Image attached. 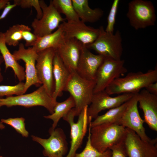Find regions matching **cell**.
<instances>
[{
    "label": "cell",
    "mask_w": 157,
    "mask_h": 157,
    "mask_svg": "<svg viewBox=\"0 0 157 157\" xmlns=\"http://www.w3.org/2000/svg\"><path fill=\"white\" fill-rule=\"evenodd\" d=\"M157 82V68L143 73H128L125 76L114 80L105 89L109 95L123 93L135 94L149 84Z\"/></svg>",
    "instance_id": "6da1fadb"
},
{
    "label": "cell",
    "mask_w": 157,
    "mask_h": 157,
    "mask_svg": "<svg viewBox=\"0 0 157 157\" xmlns=\"http://www.w3.org/2000/svg\"><path fill=\"white\" fill-rule=\"evenodd\" d=\"M90 132L92 145L103 153L123 140L126 128L117 124L104 123L91 127Z\"/></svg>",
    "instance_id": "7a4b0ae2"
},
{
    "label": "cell",
    "mask_w": 157,
    "mask_h": 157,
    "mask_svg": "<svg viewBox=\"0 0 157 157\" xmlns=\"http://www.w3.org/2000/svg\"><path fill=\"white\" fill-rule=\"evenodd\" d=\"M70 72L71 76L65 91L69 92L74 99L76 116H77L86 106L90 104L95 82L82 77L76 70Z\"/></svg>",
    "instance_id": "3957f363"
},
{
    "label": "cell",
    "mask_w": 157,
    "mask_h": 157,
    "mask_svg": "<svg viewBox=\"0 0 157 157\" xmlns=\"http://www.w3.org/2000/svg\"><path fill=\"white\" fill-rule=\"evenodd\" d=\"M98 36L92 44L85 46L88 49H92L104 58L119 60L123 51L122 38L119 30L115 33L106 32L101 26L99 28Z\"/></svg>",
    "instance_id": "277c9868"
},
{
    "label": "cell",
    "mask_w": 157,
    "mask_h": 157,
    "mask_svg": "<svg viewBox=\"0 0 157 157\" xmlns=\"http://www.w3.org/2000/svg\"><path fill=\"white\" fill-rule=\"evenodd\" d=\"M57 102L49 94L42 85L30 93L0 98V108L3 106L11 107L19 106L26 107L41 106L52 114Z\"/></svg>",
    "instance_id": "5b68a950"
},
{
    "label": "cell",
    "mask_w": 157,
    "mask_h": 157,
    "mask_svg": "<svg viewBox=\"0 0 157 157\" xmlns=\"http://www.w3.org/2000/svg\"><path fill=\"white\" fill-rule=\"evenodd\" d=\"M131 26L135 30L154 26L156 21L154 7L150 1L133 0L128 4L126 14Z\"/></svg>",
    "instance_id": "8992f818"
},
{
    "label": "cell",
    "mask_w": 157,
    "mask_h": 157,
    "mask_svg": "<svg viewBox=\"0 0 157 157\" xmlns=\"http://www.w3.org/2000/svg\"><path fill=\"white\" fill-rule=\"evenodd\" d=\"M88 107L86 106L78 115L76 122L74 121L76 116L74 108L63 117V119L68 123L70 127V147L65 157H74L82 144L89 124L87 113Z\"/></svg>",
    "instance_id": "52a82bcc"
},
{
    "label": "cell",
    "mask_w": 157,
    "mask_h": 157,
    "mask_svg": "<svg viewBox=\"0 0 157 157\" xmlns=\"http://www.w3.org/2000/svg\"><path fill=\"white\" fill-rule=\"evenodd\" d=\"M124 62V60L104 58L95 75L93 93L105 90L114 80L127 72Z\"/></svg>",
    "instance_id": "ba28073f"
},
{
    "label": "cell",
    "mask_w": 157,
    "mask_h": 157,
    "mask_svg": "<svg viewBox=\"0 0 157 157\" xmlns=\"http://www.w3.org/2000/svg\"><path fill=\"white\" fill-rule=\"evenodd\" d=\"M40 3L42 16L40 19H35L31 24L33 33L39 37L52 33L58 28L61 22L66 20L62 17L50 1L48 6L43 0H40Z\"/></svg>",
    "instance_id": "9c48e42d"
},
{
    "label": "cell",
    "mask_w": 157,
    "mask_h": 157,
    "mask_svg": "<svg viewBox=\"0 0 157 157\" xmlns=\"http://www.w3.org/2000/svg\"><path fill=\"white\" fill-rule=\"evenodd\" d=\"M123 142L127 157H157V138L152 142L145 141L126 128Z\"/></svg>",
    "instance_id": "30bf717a"
},
{
    "label": "cell",
    "mask_w": 157,
    "mask_h": 157,
    "mask_svg": "<svg viewBox=\"0 0 157 157\" xmlns=\"http://www.w3.org/2000/svg\"><path fill=\"white\" fill-rule=\"evenodd\" d=\"M50 136L47 139L31 135L32 139L43 147V155L47 157H65L68 151V144L66 135L60 128L49 130Z\"/></svg>",
    "instance_id": "8fae6325"
},
{
    "label": "cell",
    "mask_w": 157,
    "mask_h": 157,
    "mask_svg": "<svg viewBox=\"0 0 157 157\" xmlns=\"http://www.w3.org/2000/svg\"><path fill=\"white\" fill-rule=\"evenodd\" d=\"M56 52L55 49L52 48L38 52L35 65L38 79L52 97L55 89L53 63Z\"/></svg>",
    "instance_id": "7c38bea8"
},
{
    "label": "cell",
    "mask_w": 157,
    "mask_h": 157,
    "mask_svg": "<svg viewBox=\"0 0 157 157\" xmlns=\"http://www.w3.org/2000/svg\"><path fill=\"white\" fill-rule=\"evenodd\" d=\"M138 93L135 94L129 100L127 108L117 124L132 130L143 140L152 142L155 138L151 139L146 134L143 126L144 121L139 113L138 107Z\"/></svg>",
    "instance_id": "4fadbf2b"
},
{
    "label": "cell",
    "mask_w": 157,
    "mask_h": 157,
    "mask_svg": "<svg viewBox=\"0 0 157 157\" xmlns=\"http://www.w3.org/2000/svg\"><path fill=\"white\" fill-rule=\"evenodd\" d=\"M135 94L123 93L115 97H111L105 90L93 94L91 102L88 107V117L95 118L103 110L118 107L129 100Z\"/></svg>",
    "instance_id": "5bb4252c"
},
{
    "label": "cell",
    "mask_w": 157,
    "mask_h": 157,
    "mask_svg": "<svg viewBox=\"0 0 157 157\" xmlns=\"http://www.w3.org/2000/svg\"><path fill=\"white\" fill-rule=\"evenodd\" d=\"M13 55L16 61L21 60L25 63L26 81L24 85V94L32 85L40 86L42 83L38 78L35 67L37 53L32 47L26 49L24 44L20 43L19 44L18 50L15 51Z\"/></svg>",
    "instance_id": "9a60e30c"
},
{
    "label": "cell",
    "mask_w": 157,
    "mask_h": 157,
    "mask_svg": "<svg viewBox=\"0 0 157 157\" xmlns=\"http://www.w3.org/2000/svg\"><path fill=\"white\" fill-rule=\"evenodd\" d=\"M60 25L65 37L76 39L84 46L93 42L99 34V28L88 26L80 20L71 22L65 21Z\"/></svg>",
    "instance_id": "2e32d148"
},
{
    "label": "cell",
    "mask_w": 157,
    "mask_h": 157,
    "mask_svg": "<svg viewBox=\"0 0 157 157\" xmlns=\"http://www.w3.org/2000/svg\"><path fill=\"white\" fill-rule=\"evenodd\" d=\"M83 45L76 39L64 37L61 43L55 49L70 71L76 70Z\"/></svg>",
    "instance_id": "e0dca14e"
},
{
    "label": "cell",
    "mask_w": 157,
    "mask_h": 157,
    "mask_svg": "<svg viewBox=\"0 0 157 157\" xmlns=\"http://www.w3.org/2000/svg\"><path fill=\"white\" fill-rule=\"evenodd\" d=\"M104 59L103 56L93 54L83 45L76 71L85 79L95 80L96 72Z\"/></svg>",
    "instance_id": "ac0fdd59"
},
{
    "label": "cell",
    "mask_w": 157,
    "mask_h": 157,
    "mask_svg": "<svg viewBox=\"0 0 157 157\" xmlns=\"http://www.w3.org/2000/svg\"><path fill=\"white\" fill-rule=\"evenodd\" d=\"M138 103L143 112L144 122L149 128L157 131V95L151 94L145 89L137 95Z\"/></svg>",
    "instance_id": "d6986e66"
},
{
    "label": "cell",
    "mask_w": 157,
    "mask_h": 157,
    "mask_svg": "<svg viewBox=\"0 0 157 157\" xmlns=\"http://www.w3.org/2000/svg\"><path fill=\"white\" fill-rule=\"evenodd\" d=\"M53 72L55 89L52 97L56 101L57 98L63 95L71 74L56 52L53 60Z\"/></svg>",
    "instance_id": "ffe728a7"
},
{
    "label": "cell",
    "mask_w": 157,
    "mask_h": 157,
    "mask_svg": "<svg viewBox=\"0 0 157 157\" xmlns=\"http://www.w3.org/2000/svg\"><path fill=\"white\" fill-rule=\"evenodd\" d=\"M74 8L81 21L93 23L100 20L104 11L100 8H91L88 0H72Z\"/></svg>",
    "instance_id": "44dd1931"
},
{
    "label": "cell",
    "mask_w": 157,
    "mask_h": 157,
    "mask_svg": "<svg viewBox=\"0 0 157 157\" xmlns=\"http://www.w3.org/2000/svg\"><path fill=\"white\" fill-rule=\"evenodd\" d=\"M0 52L5 62V70L9 67L11 68L19 82L24 81L25 79L24 69L10 52L6 45L3 33L2 32H0Z\"/></svg>",
    "instance_id": "7402d4cb"
},
{
    "label": "cell",
    "mask_w": 157,
    "mask_h": 157,
    "mask_svg": "<svg viewBox=\"0 0 157 157\" xmlns=\"http://www.w3.org/2000/svg\"><path fill=\"white\" fill-rule=\"evenodd\" d=\"M64 37L63 29L60 25L55 31L39 37L35 45L32 47L37 53L51 48L55 50L61 43Z\"/></svg>",
    "instance_id": "603a6c76"
},
{
    "label": "cell",
    "mask_w": 157,
    "mask_h": 157,
    "mask_svg": "<svg viewBox=\"0 0 157 157\" xmlns=\"http://www.w3.org/2000/svg\"><path fill=\"white\" fill-rule=\"evenodd\" d=\"M129 101L118 107L110 109L103 115H98L91 122V127L104 123L117 124L127 108Z\"/></svg>",
    "instance_id": "cb8c5ba5"
},
{
    "label": "cell",
    "mask_w": 157,
    "mask_h": 157,
    "mask_svg": "<svg viewBox=\"0 0 157 157\" xmlns=\"http://www.w3.org/2000/svg\"><path fill=\"white\" fill-rule=\"evenodd\" d=\"M75 106L74 99L71 95L66 100L61 102L56 103L54 108L53 113L44 117L47 119H50L53 121L51 128L55 129L60 120L66 115L69 111Z\"/></svg>",
    "instance_id": "d4e9b609"
},
{
    "label": "cell",
    "mask_w": 157,
    "mask_h": 157,
    "mask_svg": "<svg viewBox=\"0 0 157 157\" xmlns=\"http://www.w3.org/2000/svg\"><path fill=\"white\" fill-rule=\"evenodd\" d=\"M57 11L64 14L67 22L80 20L74 8L72 0H53L50 1Z\"/></svg>",
    "instance_id": "484cf974"
},
{
    "label": "cell",
    "mask_w": 157,
    "mask_h": 157,
    "mask_svg": "<svg viewBox=\"0 0 157 157\" xmlns=\"http://www.w3.org/2000/svg\"><path fill=\"white\" fill-rule=\"evenodd\" d=\"M26 30H31L28 26L17 24L14 25L3 33L5 42L9 46H16L19 44V41L22 39V33Z\"/></svg>",
    "instance_id": "4316f807"
},
{
    "label": "cell",
    "mask_w": 157,
    "mask_h": 157,
    "mask_svg": "<svg viewBox=\"0 0 157 157\" xmlns=\"http://www.w3.org/2000/svg\"><path fill=\"white\" fill-rule=\"evenodd\" d=\"M89 122L88 133L87 140L83 150L80 153H76L74 157H111L112 152L108 149L102 153L98 151L92 145L90 141V129L91 119Z\"/></svg>",
    "instance_id": "83f0119b"
},
{
    "label": "cell",
    "mask_w": 157,
    "mask_h": 157,
    "mask_svg": "<svg viewBox=\"0 0 157 157\" xmlns=\"http://www.w3.org/2000/svg\"><path fill=\"white\" fill-rule=\"evenodd\" d=\"M25 119L22 117L14 118H10L7 119H1V121L13 127L16 131L23 137H28L29 133L25 127Z\"/></svg>",
    "instance_id": "f1b7e54d"
},
{
    "label": "cell",
    "mask_w": 157,
    "mask_h": 157,
    "mask_svg": "<svg viewBox=\"0 0 157 157\" xmlns=\"http://www.w3.org/2000/svg\"><path fill=\"white\" fill-rule=\"evenodd\" d=\"M24 83L21 82L13 86L0 85V98L4 96L8 97L24 94Z\"/></svg>",
    "instance_id": "f546056e"
},
{
    "label": "cell",
    "mask_w": 157,
    "mask_h": 157,
    "mask_svg": "<svg viewBox=\"0 0 157 157\" xmlns=\"http://www.w3.org/2000/svg\"><path fill=\"white\" fill-rule=\"evenodd\" d=\"M119 0H114L107 18V25L105 31L108 33H114V26Z\"/></svg>",
    "instance_id": "4dcf8cb0"
},
{
    "label": "cell",
    "mask_w": 157,
    "mask_h": 157,
    "mask_svg": "<svg viewBox=\"0 0 157 157\" xmlns=\"http://www.w3.org/2000/svg\"><path fill=\"white\" fill-rule=\"evenodd\" d=\"M14 3L17 6H19L23 8L33 7L37 12L36 18L40 19L42 15V12L40 7V0H14Z\"/></svg>",
    "instance_id": "1f68e13d"
},
{
    "label": "cell",
    "mask_w": 157,
    "mask_h": 157,
    "mask_svg": "<svg viewBox=\"0 0 157 157\" xmlns=\"http://www.w3.org/2000/svg\"><path fill=\"white\" fill-rule=\"evenodd\" d=\"M31 30H25L22 32V39L24 40L26 42L25 46L32 47L35 45L39 38L33 33H31Z\"/></svg>",
    "instance_id": "d6a6232c"
},
{
    "label": "cell",
    "mask_w": 157,
    "mask_h": 157,
    "mask_svg": "<svg viewBox=\"0 0 157 157\" xmlns=\"http://www.w3.org/2000/svg\"><path fill=\"white\" fill-rule=\"evenodd\" d=\"M123 139L120 142L109 148L112 152L111 157H127L123 145Z\"/></svg>",
    "instance_id": "836d02e7"
},
{
    "label": "cell",
    "mask_w": 157,
    "mask_h": 157,
    "mask_svg": "<svg viewBox=\"0 0 157 157\" xmlns=\"http://www.w3.org/2000/svg\"><path fill=\"white\" fill-rule=\"evenodd\" d=\"M16 6L15 4L14 3L11 4L10 3V1H9L3 8V10L0 16V20L4 18L9 12Z\"/></svg>",
    "instance_id": "e575fe53"
},
{
    "label": "cell",
    "mask_w": 157,
    "mask_h": 157,
    "mask_svg": "<svg viewBox=\"0 0 157 157\" xmlns=\"http://www.w3.org/2000/svg\"><path fill=\"white\" fill-rule=\"evenodd\" d=\"M145 88L150 93L157 95V82L149 84Z\"/></svg>",
    "instance_id": "d590c367"
},
{
    "label": "cell",
    "mask_w": 157,
    "mask_h": 157,
    "mask_svg": "<svg viewBox=\"0 0 157 157\" xmlns=\"http://www.w3.org/2000/svg\"><path fill=\"white\" fill-rule=\"evenodd\" d=\"M10 1L9 0H0V10L3 9Z\"/></svg>",
    "instance_id": "8d00e7d4"
},
{
    "label": "cell",
    "mask_w": 157,
    "mask_h": 157,
    "mask_svg": "<svg viewBox=\"0 0 157 157\" xmlns=\"http://www.w3.org/2000/svg\"><path fill=\"white\" fill-rule=\"evenodd\" d=\"M4 60L2 56L0 55V83L3 80V77L1 72V65Z\"/></svg>",
    "instance_id": "74e56055"
},
{
    "label": "cell",
    "mask_w": 157,
    "mask_h": 157,
    "mask_svg": "<svg viewBox=\"0 0 157 157\" xmlns=\"http://www.w3.org/2000/svg\"><path fill=\"white\" fill-rule=\"evenodd\" d=\"M5 126L1 121H0V129H4Z\"/></svg>",
    "instance_id": "f35d334b"
},
{
    "label": "cell",
    "mask_w": 157,
    "mask_h": 157,
    "mask_svg": "<svg viewBox=\"0 0 157 157\" xmlns=\"http://www.w3.org/2000/svg\"><path fill=\"white\" fill-rule=\"evenodd\" d=\"M0 157H3L1 156H0Z\"/></svg>",
    "instance_id": "ab89813d"
}]
</instances>
